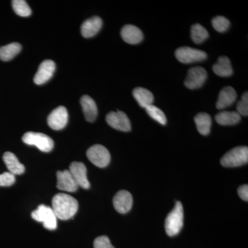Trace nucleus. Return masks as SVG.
<instances>
[{
    "label": "nucleus",
    "mask_w": 248,
    "mask_h": 248,
    "mask_svg": "<svg viewBox=\"0 0 248 248\" xmlns=\"http://www.w3.org/2000/svg\"><path fill=\"white\" fill-rule=\"evenodd\" d=\"M79 208L78 202L71 195L59 193L54 196L52 200V209L57 218L60 219H70L76 215Z\"/></svg>",
    "instance_id": "nucleus-1"
},
{
    "label": "nucleus",
    "mask_w": 248,
    "mask_h": 248,
    "mask_svg": "<svg viewBox=\"0 0 248 248\" xmlns=\"http://www.w3.org/2000/svg\"><path fill=\"white\" fill-rule=\"evenodd\" d=\"M184 208L180 202H177L174 209L166 217L165 229L170 236H176L182 231L184 226Z\"/></svg>",
    "instance_id": "nucleus-2"
},
{
    "label": "nucleus",
    "mask_w": 248,
    "mask_h": 248,
    "mask_svg": "<svg viewBox=\"0 0 248 248\" xmlns=\"http://www.w3.org/2000/svg\"><path fill=\"white\" fill-rule=\"evenodd\" d=\"M248 148L247 146H238L228 151L221 159L223 167H239L248 164Z\"/></svg>",
    "instance_id": "nucleus-3"
},
{
    "label": "nucleus",
    "mask_w": 248,
    "mask_h": 248,
    "mask_svg": "<svg viewBox=\"0 0 248 248\" xmlns=\"http://www.w3.org/2000/svg\"><path fill=\"white\" fill-rule=\"evenodd\" d=\"M22 141L29 146L37 147L39 150L45 153H48L53 149V140L45 134L28 132L23 135Z\"/></svg>",
    "instance_id": "nucleus-4"
},
{
    "label": "nucleus",
    "mask_w": 248,
    "mask_h": 248,
    "mask_svg": "<svg viewBox=\"0 0 248 248\" xmlns=\"http://www.w3.org/2000/svg\"><path fill=\"white\" fill-rule=\"evenodd\" d=\"M31 217L35 221L43 223L44 227L49 231H54L58 227V218L53 209L44 204L39 205L37 210L32 211Z\"/></svg>",
    "instance_id": "nucleus-5"
},
{
    "label": "nucleus",
    "mask_w": 248,
    "mask_h": 248,
    "mask_svg": "<svg viewBox=\"0 0 248 248\" xmlns=\"http://www.w3.org/2000/svg\"><path fill=\"white\" fill-rule=\"evenodd\" d=\"M88 159L99 168L107 167L110 164V154L106 147L102 145H94L86 153Z\"/></svg>",
    "instance_id": "nucleus-6"
},
{
    "label": "nucleus",
    "mask_w": 248,
    "mask_h": 248,
    "mask_svg": "<svg viewBox=\"0 0 248 248\" xmlns=\"http://www.w3.org/2000/svg\"><path fill=\"white\" fill-rule=\"evenodd\" d=\"M176 58L183 63H192L194 62L206 60L207 54L203 50L188 46L180 47L175 51Z\"/></svg>",
    "instance_id": "nucleus-7"
},
{
    "label": "nucleus",
    "mask_w": 248,
    "mask_h": 248,
    "mask_svg": "<svg viewBox=\"0 0 248 248\" xmlns=\"http://www.w3.org/2000/svg\"><path fill=\"white\" fill-rule=\"evenodd\" d=\"M207 76V72L203 68L193 67L187 72L184 84L189 89H200L205 83Z\"/></svg>",
    "instance_id": "nucleus-8"
},
{
    "label": "nucleus",
    "mask_w": 248,
    "mask_h": 248,
    "mask_svg": "<svg viewBox=\"0 0 248 248\" xmlns=\"http://www.w3.org/2000/svg\"><path fill=\"white\" fill-rule=\"evenodd\" d=\"M106 120L110 126L116 130L123 132H129L131 130L130 120L126 114L122 111L109 112L106 117Z\"/></svg>",
    "instance_id": "nucleus-9"
},
{
    "label": "nucleus",
    "mask_w": 248,
    "mask_h": 248,
    "mask_svg": "<svg viewBox=\"0 0 248 248\" xmlns=\"http://www.w3.org/2000/svg\"><path fill=\"white\" fill-rule=\"evenodd\" d=\"M68 170L71 172L72 177L76 182L78 187L83 189H89L91 187L89 179L87 177V169L84 164L81 162L72 163Z\"/></svg>",
    "instance_id": "nucleus-10"
},
{
    "label": "nucleus",
    "mask_w": 248,
    "mask_h": 248,
    "mask_svg": "<svg viewBox=\"0 0 248 248\" xmlns=\"http://www.w3.org/2000/svg\"><path fill=\"white\" fill-rule=\"evenodd\" d=\"M68 121V113L64 107H59L50 112L47 122L50 128L55 130H62L66 126Z\"/></svg>",
    "instance_id": "nucleus-11"
},
{
    "label": "nucleus",
    "mask_w": 248,
    "mask_h": 248,
    "mask_svg": "<svg viewBox=\"0 0 248 248\" xmlns=\"http://www.w3.org/2000/svg\"><path fill=\"white\" fill-rule=\"evenodd\" d=\"M133 199L131 194L127 190H120L113 198V205L119 213H128L133 207Z\"/></svg>",
    "instance_id": "nucleus-12"
},
{
    "label": "nucleus",
    "mask_w": 248,
    "mask_h": 248,
    "mask_svg": "<svg viewBox=\"0 0 248 248\" xmlns=\"http://www.w3.org/2000/svg\"><path fill=\"white\" fill-rule=\"evenodd\" d=\"M55 68V63L52 60H47L42 62L34 77L35 84L42 85L47 82L53 77Z\"/></svg>",
    "instance_id": "nucleus-13"
},
{
    "label": "nucleus",
    "mask_w": 248,
    "mask_h": 248,
    "mask_svg": "<svg viewBox=\"0 0 248 248\" xmlns=\"http://www.w3.org/2000/svg\"><path fill=\"white\" fill-rule=\"evenodd\" d=\"M57 178H58L57 187L59 190L69 192H74L78 190L79 187L77 185L68 170L58 171L57 172Z\"/></svg>",
    "instance_id": "nucleus-14"
},
{
    "label": "nucleus",
    "mask_w": 248,
    "mask_h": 248,
    "mask_svg": "<svg viewBox=\"0 0 248 248\" xmlns=\"http://www.w3.org/2000/svg\"><path fill=\"white\" fill-rule=\"evenodd\" d=\"M121 35L124 42L130 45H138L143 39L142 31L132 24H127L122 28Z\"/></svg>",
    "instance_id": "nucleus-15"
},
{
    "label": "nucleus",
    "mask_w": 248,
    "mask_h": 248,
    "mask_svg": "<svg viewBox=\"0 0 248 248\" xmlns=\"http://www.w3.org/2000/svg\"><path fill=\"white\" fill-rule=\"evenodd\" d=\"M237 97L236 91L231 86H226L218 94L216 107L218 110H223L234 104Z\"/></svg>",
    "instance_id": "nucleus-16"
},
{
    "label": "nucleus",
    "mask_w": 248,
    "mask_h": 248,
    "mask_svg": "<svg viewBox=\"0 0 248 248\" xmlns=\"http://www.w3.org/2000/svg\"><path fill=\"white\" fill-rule=\"evenodd\" d=\"M102 19L94 16L83 23L81 27V35L85 38H90L97 35L102 27Z\"/></svg>",
    "instance_id": "nucleus-17"
},
{
    "label": "nucleus",
    "mask_w": 248,
    "mask_h": 248,
    "mask_svg": "<svg viewBox=\"0 0 248 248\" xmlns=\"http://www.w3.org/2000/svg\"><path fill=\"white\" fill-rule=\"evenodd\" d=\"M85 118L89 122H93L97 118L98 110L95 102L89 95H84L80 99Z\"/></svg>",
    "instance_id": "nucleus-18"
},
{
    "label": "nucleus",
    "mask_w": 248,
    "mask_h": 248,
    "mask_svg": "<svg viewBox=\"0 0 248 248\" xmlns=\"http://www.w3.org/2000/svg\"><path fill=\"white\" fill-rule=\"evenodd\" d=\"M3 160H4L6 167L9 169V172L12 173L15 176L16 174H22L25 172V167L24 165L21 164L18 160L17 156L11 153V152H6L3 156Z\"/></svg>",
    "instance_id": "nucleus-19"
},
{
    "label": "nucleus",
    "mask_w": 248,
    "mask_h": 248,
    "mask_svg": "<svg viewBox=\"0 0 248 248\" xmlns=\"http://www.w3.org/2000/svg\"><path fill=\"white\" fill-rule=\"evenodd\" d=\"M214 73L220 77L231 76L233 74L232 66L231 60L226 56H221L218 58V62L213 67Z\"/></svg>",
    "instance_id": "nucleus-20"
},
{
    "label": "nucleus",
    "mask_w": 248,
    "mask_h": 248,
    "mask_svg": "<svg viewBox=\"0 0 248 248\" xmlns=\"http://www.w3.org/2000/svg\"><path fill=\"white\" fill-rule=\"evenodd\" d=\"M133 96L140 107L146 108L153 105L154 102V96L151 91L144 88L138 87L134 89Z\"/></svg>",
    "instance_id": "nucleus-21"
},
{
    "label": "nucleus",
    "mask_w": 248,
    "mask_h": 248,
    "mask_svg": "<svg viewBox=\"0 0 248 248\" xmlns=\"http://www.w3.org/2000/svg\"><path fill=\"white\" fill-rule=\"evenodd\" d=\"M241 115L235 111H223L215 116V120L221 125H233L241 121Z\"/></svg>",
    "instance_id": "nucleus-22"
},
{
    "label": "nucleus",
    "mask_w": 248,
    "mask_h": 248,
    "mask_svg": "<svg viewBox=\"0 0 248 248\" xmlns=\"http://www.w3.org/2000/svg\"><path fill=\"white\" fill-rule=\"evenodd\" d=\"M197 130L202 135H208L210 133L212 126V118L205 112H200L195 117Z\"/></svg>",
    "instance_id": "nucleus-23"
},
{
    "label": "nucleus",
    "mask_w": 248,
    "mask_h": 248,
    "mask_svg": "<svg viewBox=\"0 0 248 248\" xmlns=\"http://www.w3.org/2000/svg\"><path fill=\"white\" fill-rule=\"evenodd\" d=\"M22 50V46L17 42L9 44L0 48V60L4 62L14 59Z\"/></svg>",
    "instance_id": "nucleus-24"
},
{
    "label": "nucleus",
    "mask_w": 248,
    "mask_h": 248,
    "mask_svg": "<svg viewBox=\"0 0 248 248\" xmlns=\"http://www.w3.org/2000/svg\"><path fill=\"white\" fill-rule=\"evenodd\" d=\"M208 32L200 24H194L191 27V38L196 44H201L208 38Z\"/></svg>",
    "instance_id": "nucleus-25"
},
{
    "label": "nucleus",
    "mask_w": 248,
    "mask_h": 248,
    "mask_svg": "<svg viewBox=\"0 0 248 248\" xmlns=\"http://www.w3.org/2000/svg\"><path fill=\"white\" fill-rule=\"evenodd\" d=\"M146 110L147 113L152 119L159 122L161 125H166L167 123V118H166L164 112L159 108L155 107L154 105H151L146 108Z\"/></svg>",
    "instance_id": "nucleus-26"
},
{
    "label": "nucleus",
    "mask_w": 248,
    "mask_h": 248,
    "mask_svg": "<svg viewBox=\"0 0 248 248\" xmlns=\"http://www.w3.org/2000/svg\"><path fill=\"white\" fill-rule=\"evenodd\" d=\"M13 9L16 14L21 17H28L31 14V9L24 0H14L12 1Z\"/></svg>",
    "instance_id": "nucleus-27"
},
{
    "label": "nucleus",
    "mask_w": 248,
    "mask_h": 248,
    "mask_svg": "<svg viewBox=\"0 0 248 248\" xmlns=\"http://www.w3.org/2000/svg\"><path fill=\"white\" fill-rule=\"evenodd\" d=\"M212 24L214 29L219 32H226L231 25L229 20L223 16H217L213 18Z\"/></svg>",
    "instance_id": "nucleus-28"
},
{
    "label": "nucleus",
    "mask_w": 248,
    "mask_h": 248,
    "mask_svg": "<svg viewBox=\"0 0 248 248\" xmlns=\"http://www.w3.org/2000/svg\"><path fill=\"white\" fill-rule=\"evenodd\" d=\"M236 110L238 113L240 115L247 116L248 115V93L246 92L241 97V100L238 102L236 106Z\"/></svg>",
    "instance_id": "nucleus-29"
},
{
    "label": "nucleus",
    "mask_w": 248,
    "mask_h": 248,
    "mask_svg": "<svg viewBox=\"0 0 248 248\" xmlns=\"http://www.w3.org/2000/svg\"><path fill=\"white\" fill-rule=\"evenodd\" d=\"M16 182V176L12 173L6 172L0 174V187H8Z\"/></svg>",
    "instance_id": "nucleus-30"
},
{
    "label": "nucleus",
    "mask_w": 248,
    "mask_h": 248,
    "mask_svg": "<svg viewBox=\"0 0 248 248\" xmlns=\"http://www.w3.org/2000/svg\"><path fill=\"white\" fill-rule=\"evenodd\" d=\"M94 248H115L107 236H101L94 241Z\"/></svg>",
    "instance_id": "nucleus-31"
},
{
    "label": "nucleus",
    "mask_w": 248,
    "mask_h": 248,
    "mask_svg": "<svg viewBox=\"0 0 248 248\" xmlns=\"http://www.w3.org/2000/svg\"><path fill=\"white\" fill-rule=\"evenodd\" d=\"M238 195L245 202L248 201V186L247 184H245L240 186L238 188Z\"/></svg>",
    "instance_id": "nucleus-32"
}]
</instances>
